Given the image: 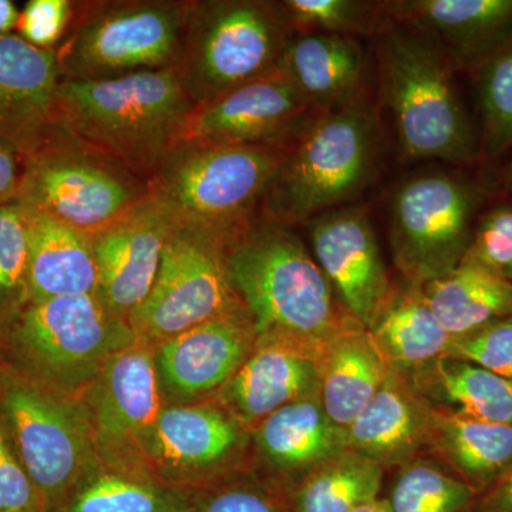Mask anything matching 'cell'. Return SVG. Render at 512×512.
Listing matches in <instances>:
<instances>
[{"label":"cell","instance_id":"obj_41","mask_svg":"<svg viewBox=\"0 0 512 512\" xmlns=\"http://www.w3.org/2000/svg\"><path fill=\"white\" fill-rule=\"evenodd\" d=\"M0 512H47L0 419Z\"/></svg>","mask_w":512,"mask_h":512},{"label":"cell","instance_id":"obj_5","mask_svg":"<svg viewBox=\"0 0 512 512\" xmlns=\"http://www.w3.org/2000/svg\"><path fill=\"white\" fill-rule=\"evenodd\" d=\"M375 117L362 100L316 114L292 138L262 215L291 228L362 194L376 170Z\"/></svg>","mask_w":512,"mask_h":512},{"label":"cell","instance_id":"obj_19","mask_svg":"<svg viewBox=\"0 0 512 512\" xmlns=\"http://www.w3.org/2000/svg\"><path fill=\"white\" fill-rule=\"evenodd\" d=\"M384 8L393 22L430 39L454 72L470 79L512 42V0H393Z\"/></svg>","mask_w":512,"mask_h":512},{"label":"cell","instance_id":"obj_1","mask_svg":"<svg viewBox=\"0 0 512 512\" xmlns=\"http://www.w3.org/2000/svg\"><path fill=\"white\" fill-rule=\"evenodd\" d=\"M227 265L258 340L320 359L340 336L365 328L343 308L302 239L265 215L229 239Z\"/></svg>","mask_w":512,"mask_h":512},{"label":"cell","instance_id":"obj_16","mask_svg":"<svg viewBox=\"0 0 512 512\" xmlns=\"http://www.w3.org/2000/svg\"><path fill=\"white\" fill-rule=\"evenodd\" d=\"M258 335L247 309L185 330L154 346L164 407L215 399L254 352Z\"/></svg>","mask_w":512,"mask_h":512},{"label":"cell","instance_id":"obj_8","mask_svg":"<svg viewBox=\"0 0 512 512\" xmlns=\"http://www.w3.org/2000/svg\"><path fill=\"white\" fill-rule=\"evenodd\" d=\"M192 0L76 3L56 49L60 79L106 80L174 67Z\"/></svg>","mask_w":512,"mask_h":512},{"label":"cell","instance_id":"obj_3","mask_svg":"<svg viewBox=\"0 0 512 512\" xmlns=\"http://www.w3.org/2000/svg\"><path fill=\"white\" fill-rule=\"evenodd\" d=\"M377 40L384 100L404 156L480 165L478 128L454 83L456 72L439 47L390 18Z\"/></svg>","mask_w":512,"mask_h":512},{"label":"cell","instance_id":"obj_32","mask_svg":"<svg viewBox=\"0 0 512 512\" xmlns=\"http://www.w3.org/2000/svg\"><path fill=\"white\" fill-rule=\"evenodd\" d=\"M386 470L348 450L285 490L296 512H353L379 500Z\"/></svg>","mask_w":512,"mask_h":512},{"label":"cell","instance_id":"obj_6","mask_svg":"<svg viewBox=\"0 0 512 512\" xmlns=\"http://www.w3.org/2000/svg\"><path fill=\"white\" fill-rule=\"evenodd\" d=\"M126 319L96 293L32 301L0 335V362L23 376L82 399L104 363L136 342Z\"/></svg>","mask_w":512,"mask_h":512},{"label":"cell","instance_id":"obj_10","mask_svg":"<svg viewBox=\"0 0 512 512\" xmlns=\"http://www.w3.org/2000/svg\"><path fill=\"white\" fill-rule=\"evenodd\" d=\"M0 419L52 512L97 458L82 399L49 389L0 362Z\"/></svg>","mask_w":512,"mask_h":512},{"label":"cell","instance_id":"obj_36","mask_svg":"<svg viewBox=\"0 0 512 512\" xmlns=\"http://www.w3.org/2000/svg\"><path fill=\"white\" fill-rule=\"evenodd\" d=\"M30 302L25 211L12 202L0 207V335Z\"/></svg>","mask_w":512,"mask_h":512},{"label":"cell","instance_id":"obj_33","mask_svg":"<svg viewBox=\"0 0 512 512\" xmlns=\"http://www.w3.org/2000/svg\"><path fill=\"white\" fill-rule=\"evenodd\" d=\"M480 495L433 458L397 470L384 503L390 512H477Z\"/></svg>","mask_w":512,"mask_h":512},{"label":"cell","instance_id":"obj_40","mask_svg":"<svg viewBox=\"0 0 512 512\" xmlns=\"http://www.w3.org/2000/svg\"><path fill=\"white\" fill-rule=\"evenodd\" d=\"M76 2L29 0L20 10L16 32L23 40L43 50H56L69 33Z\"/></svg>","mask_w":512,"mask_h":512},{"label":"cell","instance_id":"obj_26","mask_svg":"<svg viewBox=\"0 0 512 512\" xmlns=\"http://www.w3.org/2000/svg\"><path fill=\"white\" fill-rule=\"evenodd\" d=\"M427 457L484 494L512 467V424L474 420L436 406Z\"/></svg>","mask_w":512,"mask_h":512},{"label":"cell","instance_id":"obj_4","mask_svg":"<svg viewBox=\"0 0 512 512\" xmlns=\"http://www.w3.org/2000/svg\"><path fill=\"white\" fill-rule=\"evenodd\" d=\"M291 141L178 144L148 180V197L173 227L205 232L228 244L254 220Z\"/></svg>","mask_w":512,"mask_h":512},{"label":"cell","instance_id":"obj_2","mask_svg":"<svg viewBox=\"0 0 512 512\" xmlns=\"http://www.w3.org/2000/svg\"><path fill=\"white\" fill-rule=\"evenodd\" d=\"M192 107L174 67L116 79H60L56 127L148 183L178 146Z\"/></svg>","mask_w":512,"mask_h":512},{"label":"cell","instance_id":"obj_29","mask_svg":"<svg viewBox=\"0 0 512 512\" xmlns=\"http://www.w3.org/2000/svg\"><path fill=\"white\" fill-rule=\"evenodd\" d=\"M367 329L340 336L320 357L319 397L330 421L348 431L389 373Z\"/></svg>","mask_w":512,"mask_h":512},{"label":"cell","instance_id":"obj_34","mask_svg":"<svg viewBox=\"0 0 512 512\" xmlns=\"http://www.w3.org/2000/svg\"><path fill=\"white\" fill-rule=\"evenodd\" d=\"M481 164L494 163L512 150V42L491 57L473 77Z\"/></svg>","mask_w":512,"mask_h":512},{"label":"cell","instance_id":"obj_14","mask_svg":"<svg viewBox=\"0 0 512 512\" xmlns=\"http://www.w3.org/2000/svg\"><path fill=\"white\" fill-rule=\"evenodd\" d=\"M315 111L278 69L194 104L178 144L261 146L291 141Z\"/></svg>","mask_w":512,"mask_h":512},{"label":"cell","instance_id":"obj_21","mask_svg":"<svg viewBox=\"0 0 512 512\" xmlns=\"http://www.w3.org/2000/svg\"><path fill=\"white\" fill-rule=\"evenodd\" d=\"M251 437L252 470L284 491L349 448L346 431L330 421L319 393L278 410Z\"/></svg>","mask_w":512,"mask_h":512},{"label":"cell","instance_id":"obj_42","mask_svg":"<svg viewBox=\"0 0 512 512\" xmlns=\"http://www.w3.org/2000/svg\"><path fill=\"white\" fill-rule=\"evenodd\" d=\"M23 157L15 148L0 143V207L18 201Z\"/></svg>","mask_w":512,"mask_h":512},{"label":"cell","instance_id":"obj_25","mask_svg":"<svg viewBox=\"0 0 512 512\" xmlns=\"http://www.w3.org/2000/svg\"><path fill=\"white\" fill-rule=\"evenodd\" d=\"M22 208L28 228L32 301L96 293L97 266L89 235Z\"/></svg>","mask_w":512,"mask_h":512},{"label":"cell","instance_id":"obj_7","mask_svg":"<svg viewBox=\"0 0 512 512\" xmlns=\"http://www.w3.org/2000/svg\"><path fill=\"white\" fill-rule=\"evenodd\" d=\"M293 36L281 2L192 0L175 73L202 103L274 70Z\"/></svg>","mask_w":512,"mask_h":512},{"label":"cell","instance_id":"obj_38","mask_svg":"<svg viewBox=\"0 0 512 512\" xmlns=\"http://www.w3.org/2000/svg\"><path fill=\"white\" fill-rule=\"evenodd\" d=\"M463 261L483 266L512 284V202L481 211Z\"/></svg>","mask_w":512,"mask_h":512},{"label":"cell","instance_id":"obj_31","mask_svg":"<svg viewBox=\"0 0 512 512\" xmlns=\"http://www.w3.org/2000/svg\"><path fill=\"white\" fill-rule=\"evenodd\" d=\"M421 291L451 339L512 313V284L473 262H461Z\"/></svg>","mask_w":512,"mask_h":512},{"label":"cell","instance_id":"obj_35","mask_svg":"<svg viewBox=\"0 0 512 512\" xmlns=\"http://www.w3.org/2000/svg\"><path fill=\"white\" fill-rule=\"evenodd\" d=\"M295 35L377 36L386 26L384 2L363 0H284Z\"/></svg>","mask_w":512,"mask_h":512},{"label":"cell","instance_id":"obj_13","mask_svg":"<svg viewBox=\"0 0 512 512\" xmlns=\"http://www.w3.org/2000/svg\"><path fill=\"white\" fill-rule=\"evenodd\" d=\"M138 453L161 484L187 495L254 468L251 431L215 399L163 407Z\"/></svg>","mask_w":512,"mask_h":512},{"label":"cell","instance_id":"obj_23","mask_svg":"<svg viewBox=\"0 0 512 512\" xmlns=\"http://www.w3.org/2000/svg\"><path fill=\"white\" fill-rule=\"evenodd\" d=\"M319 383L318 356L284 343L258 340L215 400L251 431L285 406L319 393Z\"/></svg>","mask_w":512,"mask_h":512},{"label":"cell","instance_id":"obj_9","mask_svg":"<svg viewBox=\"0 0 512 512\" xmlns=\"http://www.w3.org/2000/svg\"><path fill=\"white\" fill-rule=\"evenodd\" d=\"M147 197L146 181L56 127L23 157L16 202L92 237Z\"/></svg>","mask_w":512,"mask_h":512},{"label":"cell","instance_id":"obj_45","mask_svg":"<svg viewBox=\"0 0 512 512\" xmlns=\"http://www.w3.org/2000/svg\"><path fill=\"white\" fill-rule=\"evenodd\" d=\"M353 512H390V510L387 508L386 503H384L383 498H379V500L363 505V507L357 508Z\"/></svg>","mask_w":512,"mask_h":512},{"label":"cell","instance_id":"obj_17","mask_svg":"<svg viewBox=\"0 0 512 512\" xmlns=\"http://www.w3.org/2000/svg\"><path fill=\"white\" fill-rule=\"evenodd\" d=\"M308 225L313 258L343 308L369 329L393 285L365 207L336 208Z\"/></svg>","mask_w":512,"mask_h":512},{"label":"cell","instance_id":"obj_37","mask_svg":"<svg viewBox=\"0 0 512 512\" xmlns=\"http://www.w3.org/2000/svg\"><path fill=\"white\" fill-rule=\"evenodd\" d=\"M188 512H296L279 485L254 470L188 495Z\"/></svg>","mask_w":512,"mask_h":512},{"label":"cell","instance_id":"obj_22","mask_svg":"<svg viewBox=\"0 0 512 512\" xmlns=\"http://www.w3.org/2000/svg\"><path fill=\"white\" fill-rule=\"evenodd\" d=\"M436 406L406 373L389 369L365 410L346 431L348 447L384 470H399L427 456Z\"/></svg>","mask_w":512,"mask_h":512},{"label":"cell","instance_id":"obj_12","mask_svg":"<svg viewBox=\"0 0 512 512\" xmlns=\"http://www.w3.org/2000/svg\"><path fill=\"white\" fill-rule=\"evenodd\" d=\"M244 309L229 276L227 242L171 225L156 285L128 323L137 339L156 346L208 320Z\"/></svg>","mask_w":512,"mask_h":512},{"label":"cell","instance_id":"obj_11","mask_svg":"<svg viewBox=\"0 0 512 512\" xmlns=\"http://www.w3.org/2000/svg\"><path fill=\"white\" fill-rule=\"evenodd\" d=\"M484 188L461 175L420 174L392 202L394 264L406 282L424 285L463 262L483 211Z\"/></svg>","mask_w":512,"mask_h":512},{"label":"cell","instance_id":"obj_24","mask_svg":"<svg viewBox=\"0 0 512 512\" xmlns=\"http://www.w3.org/2000/svg\"><path fill=\"white\" fill-rule=\"evenodd\" d=\"M316 114L352 103L363 74V49L355 37L295 35L276 64Z\"/></svg>","mask_w":512,"mask_h":512},{"label":"cell","instance_id":"obj_46","mask_svg":"<svg viewBox=\"0 0 512 512\" xmlns=\"http://www.w3.org/2000/svg\"><path fill=\"white\" fill-rule=\"evenodd\" d=\"M505 192H507V200L512 202V158L508 164L507 173H505Z\"/></svg>","mask_w":512,"mask_h":512},{"label":"cell","instance_id":"obj_30","mask_svg":"<svg viewBox=\"0 0 512 512\" xmlns=\"http://www.w3.org/2000/svg\"><path fill=\"white\" fill-rule=\"evenodd\" d=\"M409 377L434 406L474 420L512 424V379L450 357Z\"/></svg>","mask_w":512,"mask_h":512},{"label":"cell","instance_id":"obj_43","mask_svg":"<svg viewBox=\"0 0 512 512\" xmlns=\"http://www.w3.org/2000/svg\"><path fill=\"white\" fill-rule=\"evenodd\" d=\"M477 512H512V467L480 495Z\"/></svg>","mask_w":512,"mask_h":512},{"label":"cell","instance_id":"obj_39","mask_svg":"<svg viewBox=\"0 0 512 512\" xmlns=\"http://www.w3.org/2000/svg\"><path fill=\"white\" fill-rule=\"evenodd\" d=\"M443 357L473 363L512 379V313L450 339Z\"/></svg>","mask_w":512,"mask_h":512},{"label":"cell","instance_id":"obj_18","mask_svg":"<svg viewBox=\"0 0 512 512\" xmlns=\"http://www.w3.org/2000/svg\"><path fill=\"white\" fill-rule=\"evenodd\" d=\"M170 227L164 212L147 197L90 237L97 266L96 296L119 318L128 322L153 291Z\"/></svg>","mask_w":512,"mask_h":512},{"label":"cell","instance_id":"obj_15","mask_svg":"<svg viewBox=\"0 0 512 512\" xmlns=\"http://www.w3.org/2000/svg\"><path fill=\"white\" fill-rule=\"evenodd\" d=\"M82 402L97 457L143 463L138 441L164 407L154 345L136 339L114 353L83 394Z\"/></svg>","mask_w":512,"mask_h":512},{"label":"cell","instance_id":"obj_20","mask_svg":"<svg viewBox=\"0 0 512 512\" xmlns=\"http://www.w3.org/2000/svg\"><path fill=\"white\" fill-rule=\"evenodd\" d=\"M59 83L56 50L0 36V143L22 157L42 144L56 128Z\"/></svg>","mask_w":512,"mask_h":512},{"label":"cell","instance_id":"obj_27","mask_svg":"<svg viewBox=\"0 0 512 512\" xmlns=\"http://www.w3.org/2000/svg\"><path fill=\"white\" fill-rule=\"evenodd\" d=\"M52 512H188V495L171 490L140 461H96Z\"/></svg>","mask_w":512,"mask_h":512},{"label":"cell","instance_id":"obj_44","mask_svg":"<svg viewBox=\"0 0 512 512\" xmlns=\"http://www.w3.org/2000/svg\"><path fill=\"white\" fill-rule=\"evenodd\" d=\"M20 10L12 0H0V36L12 35L18 26Z\"/></svg>","mask_w":512,"mask_h":512},{"label":"cell","instance_id":"obj_28","mask_svg":"<svg viewBox=\"0 0 512 512\" xmlns=\"http://www.w3.org/2000/svg\"><path fill=\"white\" fill-rule=\"evenodd\" d=\"M390 369L413 375L446 353L450 335L433 315L421 285L393 286L382 311L367 329Z\"/></svg>","mask_w":512,"mask_h":512}]
</instances>
